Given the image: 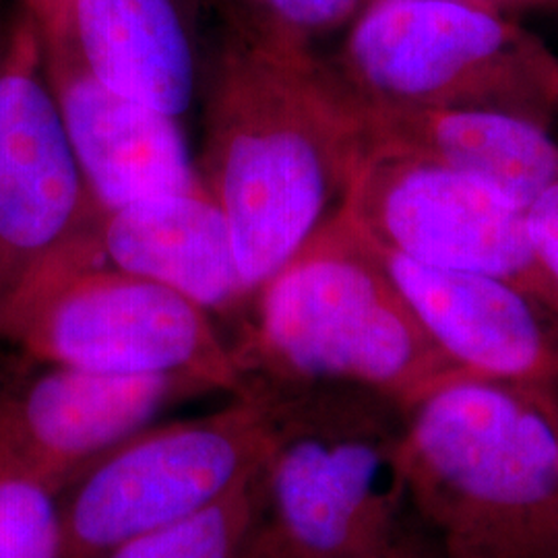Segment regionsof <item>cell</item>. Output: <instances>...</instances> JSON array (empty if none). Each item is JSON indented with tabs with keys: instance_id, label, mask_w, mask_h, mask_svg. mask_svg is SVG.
I'll return each instance as SVG.
<instances>
[{
	"instance_id": "obj_3",
	"label": "cell",
	"mask_w": 558,
	"mask_h": 558,
	"mask_svg": "<svg viewBox=\"0 0 558 558\" xmlns=\"http://www.w3.org/2000/svg\"><path fill=\"white\" fill-rule=\"evenodd\" d=\"M232 348L246 380L350 387L401 410L458 373L343 209L260 288Z\"/></svg>"
},
{
	"instance_id": "obj_17",
	"label": "cell",
	"mask_w": 558,
	"mask_h": 558,
	"mask_svg": "<svg viewBox=\"0 0 558 558\" xmlns=\"http://www.w3.org/2000/svg\"><path fill=\"white\" fill-rule=\"evenodd\" d=\"M220 27L221 40L317 52L320 41L343 34L366 0H199Z\"/></svg>"
},
{
	"instance_id": "obj_11",
	"label": "cell",
	"mask_w": 558,
	"mask_h": 558,
	"mask_svg": "<svg viewBox=\"0 0 558 558\" xmlns=\"http://www.w3.org/2000/svg\"><path fill=\"white\" fill-rule=\"evenodd\" d=\"M377 255L426 338L458 373L558 389V311L548 302L509 279Z\"/></svg>"
},
{
	"instance_id": "obj_2",
	"label": "cell",
	"mask_w": 558,
	"mask_h": 558,
	"mask_svg": "<svg viewBox=\"0 0 558 558\" xmlns=\"http://www.w3.org/2000/svg\"><path fill=\"white\" fill-rule=\"evenodd\" d=\"M401 468L440 558H558V389L456 373L403 410Z\"/></svg>"
},
{
	"instance_id": "obj_12",
	"label": "cell",
	"mask_w": 558,
	"mask_h": 558,
	"mask_svg": "<svg viewBox=\"0 0 558 558\" xmlns=\"http://www.w3.org/2000/svg\"><path fill=\"white\" fill-rule=\"evenodd\" d=\"M46 75L98 216L201 184L182 120L120 96L59 38H41Z\"/></svg>"
},
{
	"instance_id": "obj_8",
	"label": "cell",
	"mask_w": 558,
	"mask_h": 558,
	"mask_svg": "<svg viewBox=\"0 0 558 558\" xmlns=\"http://www.w3.org/2000/svg\"><path fill=\"white\" fill-rule=\"evenodd\" d=\"M98 209L66 140L34 17L0 13V331L41 281L101 259Z\"/></svg>"
},
{
	"instance_id": "obj_15",
	"label": "cell",
	"mask_w": 558,
	"mask_h": 558,
	"mask_svg": "<svg viewBox=\"0 0 558 558\" xmlns=\"http://www.w3.org/2000/svg\"><path fill=\"white\" fill-rule=\"evenodd\" d=\"M371 143H387L480 180L525 211L558 182L550 126L495 110L360 112Z\"/></svg>"
},
{
	"instance_id": "obj_20",
	"label": "cell",
	"mask_w": 558,
	"mask_h": 558,
	"mask_svg": "<svg viewBox=\"0 0 558 558\" xmlns=\"http://www.w3.org/2000/svg\"><path fill=\"white\" fill-rule=\"evenodd\" d=\"M64 0H20L21 7L34 17L40 34H48L59 23Z\"/></svg>"
},
{
	"instance_id": "obj_16",
	"label": "cell",
	"mask_w": 558,
	"mask_h": 558,
	"mask_svg": "<svg viewBox=\"0 0 558 558\" xmlns=\"http://www.w3.org/2000/svg\"><path fill=\"white\" fill-rule=\"evenodd\" d=\"M101 558H263L259 474L220 502Z\"/></svg>"
},
{
	"instance_id": "obj_9",
	"label": "cell",
	"mask_w": 558,
	"mask_h": 558,
	"mask_svg": "<svg viewBox=\"0 0 558 558\" xmlns=\"http://www.w3.org/2000/svg\"><path fill=\"white\" fill-rule=\"evenodd\" d=\"M343 214L377 251L428 267L509 279L558 311L527 211L480 180L368 141Z\"/></svg>"
},
{
	"instance_id": "obj_14",
	"label": "cell",
	"mask_w": 558,
	"mask_h": 558,
	"mask_svg": "<svg viewBox=\"0 0 558 558\" xmlns=\"http://www.w3.org/2000/svg\"><path fill=\"white\" fill-rule=\"evenodd\" d=\"M41 38L64 41L106 87L174 119L199 92L195 41L179 0H64L59 23Z\"/></svg>"
},
{
	"instance_id": "obj_19",
	"label": "cell",
	"mask_w": 558,
	"mask_h": 558,
	"mask_svg": "<svg viewBox=\"0 0 558 558\" xmlns=\"http://www.w3.org/2000/svg\"><path fill=\"white\" fill-rule=\"evenodd\" d=\"M527 226L539 265L558 294V182L530 205Z\"/></svg>"
},
{
	"instance_id": "obj_4",
	"label": "cell",
	"mask_w": 558,
	"mask_h": 558,
	"mask_svg": "<svg viewBox=\"0 0 558 558\" xmlns=\"http://www.w3.org/2000/svg\"><path fill=\"white\" fill-rule=\"evenodd\" d=\"M265 385L263 558H422L410 542L403 410L350 387Z\"/></svg>"
},
{
	"instance_id": "obj_21",
	"label": "cell",
	"mask_w": 558,
	"mask_h": 558,
	"mask_svg": "<svg viewBox=\"0 0 558 558\" xmlns=\"http://www.w3.org/2000/svg\"><path fill=\"white\" fill-rule=\"evenodd\" d=\"M465 2H476V4H486V7L502 9V7L519 4V2H546V0H465Z\"/></svg>"
},
{
	"instance_id": "obj_6",
	"label": "cell",
	"mask_w": 558,
	"mask_h": 558,
	"mask_svg": "<svg viewBox=\"0 0 558 558\" xmlns=\"http://www.w3.org/2000/svg\"><path fill=\"white\" fill-rule=\"evenodd\" d=\"M0 339L27 359L108 375L248 387L232 343L193 300L101 259L60 267L23 300Z\"/></svg>"
},
{
	"instance_id": "obj_1",
	"label": "cell",
	"mask_w": 558,
	"mask_h": 558,
	"mask_svg": "<svg viewBox=\"0 0 558 558\" xmlns=\"http://www.w3.org/2000/svg\"><path fill=\"white\" fill-rule=\"evenodd\" d=\"M199 174L260 288L343 209L368 147L359 108L319 52L221 40L205 85Z\"/></svg>"
},
{
	"instance_id": "obj_7",
	"label": "cell",
	"mask_w": 558,
	"mask_h": 558,
	"mask_svg": "<svg viewBox=\"0 0 558 558\" xmlns=\"http://www.w3.org/2000/svg\"><path fill=\"white\" fill-rule=\"evenodd\" d=\"M269 437L260 380L214 412L149 424L60 493L62 558H101L230 497L259 474Z\"/></svg>"
},
{
	"instance_id": "obj_18",
	"label": "cell",
	"mask_w": 558,
	"mask_h": 558,
	"mask_svg": "<svg viewBox=\"0 0 558 558\" xmlns=\"http://www.w3.org/2000/svg\"><path fill=\"white\" fill-rule=\"evenodd\" d=\"M0 558H62L60 495L0 430Z\"/></svg>"
},
{
	"instance_id": "obj_5",
	"label": "cell",
	"mask_w": 558,
	"mask_h": 558,
	"mask_svg": "<svg viewBox=\"0 0 558 558\" xmlns=\"http://www.w3.org/2000/svg\"><path fill=\"white\" fill-rule=\"evenodd\" d=\"M327 60L359 112L495 110L550 126L558 57L502 9L366 0Z\"/></svg>"
},
{
	"instance_id": "obj_13",
	"label": "cell",
	"mask_w": 558,
	"mask_h": 558,
	"mask_svg": "<svg viewBox=\"0 0 558 558\" xmlns=\"http://www.w3.org/2000/svg\"><path fill=\"white\" fill-rule=\"evenodd\" d=\"M96 240L106 265L179 292L214 319L244 320L255 302L228 221L203 182L100 214Z\"/></svg>"
},
{
	"instance_id": "obj_10",
	"label": "cell",
	"mask_w": 558,
	"mask_h": 558,
	"mask_svg": "<svg viewBox=\"0 0 558 558\" xmlns=\"http://www.w3.org/2000/svg\"><path fill=\"white\" fill-rule=\"evenodd\" d=\"M209 393L191 380L108 375L20 354L0 371V430L60 495L170 408Z\"/></svg>"
}]
</instances>
